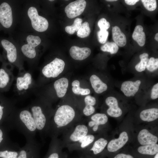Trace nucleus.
I'll use <instances>...</instances> for the list:
<instances>
[{
  "label": "nucleus",
  "instance_id": "obj_1",
  "mask_svg": "<svg viewBox=\"0 0 158 158\" xmlns=\"http://www.w3.org/2000/svg\"><path fill=\"white\" fill-rule=\"evenodd\" d=\"M75 116L74 109L68 105H63L57 109L54 120L58 127L66 126L73 120Z\"/></svg>",
  "mask_w": 158,
  "mask_h": 158
},
{
  "label": "nucleus",
  "instance_id": "obj_2",
  "mask_svg": "<svg viewBox=\"0 0 158 158\" xmlns=\"http://www.w3.org/2000/svg\"><path fill=\"white\" fill-rule=\"evenodd\" d=\"M27 13L32 27L35 30L39 32H43L47 30L49 26L48 21L45 18L39 15L35 7H30L28 10Z\"/></svg>",
  "mask_w": 158,
  "mask_h": 158
},
{
  "label": "nucleus",
  "instance_id": "obj_3",
  "mask_svg": "<svg viewBox=\"0 0 158 158\" xmlns=\"http://www.w3.org/2000/svg\"><path fill=\"white\" fill-rule=\"evenodd\" d=\"M65 66L64 61L56 58L43 68L42 73L47 78H55L58 76L63 71Z\"/></svg>",
  "mask_w": 158,
  "mask_h": 158
},
{
  "label": "nucleus",
  "instance_id": "obj_4",
  "mask_svg": "<svg viewBox=\"0 0 158 158\" xmlns=\"http://www.w3.org/2000/svg\"><path fill=\"white\" fill-rule=\"evenodd\" d=\"M26 40L27 44L23 45L21 47L22 52L26 57L33 59L36 56L35 48L41 43V38L38 36L30 35L27 36Z\"/></svg>",
  "mask_w": 158,
  "mask_h": 158
},
{
  "label": "nucleus",
  "instance_id": "obj_5",
  "mask_svg": "<svg viewBox=\"0 0 158 158\" xmlns=\"http://www.w3.org/2000/svg\"><path fill=\"white\" fill-rule=\"evenodd\" d=\"M86 5L84 0H78L72 2L65 8V11L67 17L73 18L81 14L84 11Z\"/></svg>",
  "mask_w": 158,
  "mask_h": 158
},
{
  "label": "nucleus",
  "instance_id": "obj_6",
  "mask_svg": "<svg viewBox=\"0 0 158 158\" xmlns=\"http://www.w3.org/2000/svg\"><path fill=\"white\" fill-rule=\"evenodd\" d=\"M13 15L11 8L6 2L0 5V23L6 28H10L13 23Z\"/></svg>",
  "mask_w": 158,
  "mask_h": 158
},
{
  "label": "nucleus",
  "instance_id": "obj_7",
  "mask_svg": "<svg viewBox=\"0 0 158 158\" xmlns=\"http://www.w3.org/2000/svg\"><path fill=\"white\" fill-rule=\"evenodd\" d=\"M141 83L140 80L135 81H126L122 83L121 90L126 96L133 97L138 91Z\"/></svg>",
  "mask_w": 158,
  "mask_h": 158
},
{
  "label": "nucleus",
  "instance_id": "obj_8",
  "mask_svg": "<svg viewBox=\"0 0 158 158\" xmlns=\"http://www.w3.org/2000/svg\"><path fill=\"white\" fill-rule=\"evenodd\" d=\"M105 103L109 107L107 113L109 116L113 117H118L121 116L122 111L118 105L117 99L113 96H109L105 99Z\"/></svg>",
  "mask_w": 158,
  "mask_h": 158
},
{
  "label": "nucleus",
  "instance_id": "obj_9",
  "mask_svg": "<svg viewBox=\"0 0 158 158\" xmlns=\"http://www.w3.org/2000/svg\"><path fill=\"white\" fill-rule=\"evenodd\" d=\"M128 140L127 133L123 131L120 134L118 138L112 140L109 142L107 145V150L110 152H116L123 147Z\"/></svg>",
  "mask_w": 158,
  "mask_h": 158
},
{
  "label": "nucleus",
  "instance_id": "obj_10",
  "mask_svg": "<svg viewBox=\"0 0 158 158\" xmlns=\"http://www.w3.org/2000/svg\"><path fill=\"white\" fill-rule=\"evenodd\" d=\"M69 52L71 57L77 60H83L86 59L91 53V50L89 48H81L75 46L71 47Z\"/></svg>",
  "mask_w": 158,
  "mask_h": 158
},
{
  "label": "nucleus",
  "instance_id": "obj_11",
  "mask_svg": "<svg viewBox=\"0 0 158 158\" xmlns=\"http://www.w3.org/2000/svg\"><path fill=\"white\" fill-rule=\"evenodd\" d=\"M32 111L36 128L39 130H42L45 125L46 118L41 108L39 106H34L32 108Z\"/></svg>",
  "mask_w": 158,
  "mask_h": 158
},
{
  "label": "nucleus",
  "instance_id": "obj_12",
  "mask_svg": "<svg viewBox=\"0 0 158 158\" xmlns=\"http://www.w3.org/2000/svg\"><path fill=\"white\" fill-rule=\"evenodd\" d=\"M138 139L140 143L142 145L156 143L158 140L156 136L151 134L146 129H143L139 132L138 135Z\"/></svg>",
  "mask_w": 158,
  "mask_h": 158
},
{
  "label": "nucleus",
  "instance_id": "obj_13",
  "mask_svg": "<svg viewBox=\"0 0 158 158\" xmlns=\"http://www.w3.org/2000/svg\"><path fill=\"white\" fill-rule=\"evenodd\" d=\"M1 43L3 47L6 51V56L8 61L11 63L14 62L17 58V49L15 45L6 39L2 40Z\"/></svg>",
  "mask_w": 158,
  "mask_h": 158
},
{
  "label": "nucleus",
  "instance_id": "obj_14",
  "mask_svg": "<svg viewBox=\"0 0 158 158\" xmlns=\"http://www.w3.org/2000/svg\"><path fill=\"white\" fill-rule=\"evenodd\" d=\"M68 85V80L66 78H60L54 82V86L59 97H63L65 95Z\"/></svg>",
  "mask_w": 158,
  "mask_h": 158
},
{
  "label": "nucleus",
  "instance_id": "obj_15",
  "mask_svg": "<svg viewBox=\"0 0 158 158\" xmlns=\"http://www.w3.org/2000/svg\"><path fill=\"white\" fill-rule=\"evenodd\" d=\"M90 80L92 86L96 93L101 94L107 90V85L97 75L95 74L92 75Z\"/></svg>",
  "mask_w": 158,
  "mask_h": 158
},
{
  "label": "nucleus",
  "instance_id": "obj_16",
  "mask_svg": "<svg viewBox=\"0 0 158 158\" xmlns=\"http://www.w3.org/2000/svg\"><path fill=\"white\" fill-rule=\"evenodd\" d=\"M88 132V129L87 126L84 124L78 125L70 135L69 138L73 142L79 141L87 134Z\"/></svg>",
  "mask_w": 158,
  "mask_h": 158
},
{
  "label": "nucleus",
  "instance_id": "obj_17",
  "mask_svg": "<svg viewBox=\"0 0 158 158\" xmlns=\"http://www.w3.org/2000/svg\"><path fill=\"white\" fill-rule=\"evenodd\" d=\"M20 118L27 128L31 131H35L36 128L33 117L28 111L24 110L21 111Z\"/></svg>",
  "mask_w": 158,
  "mask_h": 158
},
{
  "label": "nucleus",
  "instance_id": "obj_18",
  "mask_svg": "<svg viewBox=\"0 0 158 158\" xmlns=\"http://www.w3.org/2000/svg\"><path fill=\"white\" fill-rule=\"evenodd\" d=\"M112 32V38L114 42L120 47L125 46L126 43V37L119 28L117 26L113 27Z\"/></svg>",
  "mask_w": 158,
  "mask_h": 158
},
{
  "label": "nucleus",
  "instance_id": "obj_19",
  "mask_svg": "<svg viewBox=\"0 0 158 158\" xmlns=\"http://www.w3.org/2000/svg\"><path fill=\"white\" fill-rule=\"evenodd\" d=\"M140 116L141 119L144 121H154L158 118V109L152 108L144 110L140 113Z\"/></svg>",
  "mask_w": 158,
  "mask_h": 158
},
{
  "label": "nucleus",
  "instance_id": "obj_20",
  "mask_svg": "<svg viewBox=\"0 0 158 158\" xmlns=\"http://www.w3.org/2000/svg\"><path fill=\"white\" fill-rule=\"evenodd\" d=\"M32 82V76L28 73H26L23 77H18L16 80V87L19 90H27Z\"/></svg>",
  "mask_w": 158,
  "mask_h": 158
},
{
  "label": "nucleus",
  "instance_id": "obj_21",
  "mask_svg": "<svg viewBox=\"0 0 158 158\" xmlns=\"http://www.w3.org/2000/svg\"><path fill=\"white\" fill-rule=\"evenodd\" d=\"M143 30V28L141 25H137L132 35L133 39L141 47L144 45L145 42V35Z\"/></svg>",
  "mask_w": 158,
  "mask_h": 158
},
{
  "label": "nucleus",
  "instance_id": "obj_22",
  "mask_svg": "<svg viewBox=\"0 0 158 158\" xmlns=\"http://www.w3.org/2000/svg\"><path fill=\"white\" fill-rule=\"evenodd\" d=\"M138 150L142 154L154 155L158 153V145L155 143L142 145L139 147Z\"/></svg>",
  "mask_w": 158,
  "mask_h": 158
},
{
  "label": "nucleus",
  "instance_id": "obj_23",
  "mask_svg": "<svg viewBox=\"0 0 158 158\" xmlns=\"http://www.w3.org/2000/svg\"><path fill=\"white\" fill-rule=\"evenodd\" d=\"M107 144V141L103 138H101L96 141L91 149L95 154L102 152Z\"/></svg>",
  "mask_w": 158,
  "mask_h": 158
},
{
  "label": "nucleus",
  "instance_id": "obj_24",
  "mask_svg": "<svg viewBox=\"0 0 158 158\" xmlns=\"http://www.w3.org/2000/svg\"><path fill=\"white\" fill-rule=\"evenodd\" d=\"M148 57V54L147 53H145L140 55L139 57L140 61L135 66L137 71L140 72L145 70L149 60Z\"/></svg>",
  "mask_w": 158,
  "mask_h": 158
},
{
  "label": "nucleus",
  "instance_id": "obj_25",
  "mask_svg": "<svg viewBox=\"0 0 158 158\" xmlns=\"http://www.w3.org/2000/svg\"><path fill=\"white\" fill-rule=\"evenodd\" d=\"M82 22V20L81 18H76L72 25L67 26L65 27L66 31L70 34H73L75 31L78 32L79 29L81 26Z\"/></svg>",
  "mask_w": 158,
  "mask_h": 158
},
{
  "label": "nucleus",
  "instance_id": "obj_26",
  "mask_svg": "<svg viewBox=\"0 0 158 158\" xmlns=\"http://www.w3.org/2000/svg\"><path fill=\"white\" fill-rule=\"evenodd\" d=\"M102 51L107 52L111 54H116L118 50V47L117 44L114 42H107L101 47Z\"/></svg>",
  "mask_w": 158,
  "mask_h": 158
},
{
  "label": "nucleus",
  "instance_id": "obj_27",
  "mask_svg": "<svg viewBox=\"0 0 158 158\" xmlns=\"http://www.w3.org/2000/svg\"><path fill=\"white\" fill-rule=\"evenodd\" d=\"M91 120L95 123V125L99 126L106 123L108 121L107 116L104 114L97 113L93 115L91 118Z\"/></svg>",
  "mask_w": 158,
  "mask_h": 158
},
{
  "label": "nucleus",
  "instance_id": "obj_28",
  "mask_svg": "<svg viewBox=\"0 0 158 158\" xmlns=\"http://www.w3.org/2000/svg\"><path fill=\"white\" fill-rule=\"evenodd\" d=\"M90 29L89 24L87 22H85L82 24L81 26L77 32L78 37L84 38L88 36L90 33Z\"/></svg>",
  "mask_w": 158,
  "mask_h": 158
},
{
  "label": "nucleus",
  "instance_id": "obj_29",
  "mask_svg": "<svg viewBox=\"0 0 158 158\" xmlns=\"http://www.w3.org/2000/svg\"><path fill=\"white\" fill-rule=\"evenodd\" d=\"M10 80L8 73L3 68L0 69V88L5 87Z\"/></svg>",
  "mask_w": 158,
  "mask_h": 158
},
{
  "label": "nucleus",
  "instance_id": "obj_30",
  "mask_svg": "<svg viewBox=\"0 0 158 158\" xmlns=\"http://www.w3.org/2000/svg\"><path fill=\"white\" fill-rule=\"evenodd\" d=\"M146 68L150 72H153L158 68V59L151 57L149 59Z\"/></svg>",
  "mask_w": 158,
  "mask_h": 158
},
{
  "label": "nucleus",
  "instance_id": "obj_31",
  "mask_svg": "<svg viewBox=\"0 0 158 158\" xmlns=\"http://www.w3.org/2000/svg\"><path fill=\"white\" fill-rule=\"evenodd\" d=\"M95 139V137L92 135H87L79 142L80 143V146L84 148L92 143Z\"/></svg>",
  "mask_w": 158,
  "mask_h": 158
},
{
  "label": "nucleus",
  "instance_id": "obj_32",
  "mask_svg": "<svg viewBox=\"0 0 158 158\" xmlns=\"http://www.w3.org/2000/svg\"><path fill=\"white\" fill-rule=\"evenodd\" d=\"M141 1L145 7L148 11H153L157 8V1L155 0H142Z\"/></svg>",
  "mask_w": 158,
  "mask_h": 158
},
{
  "label": "nucleus",
  "instance_id": "obj_33",
  "mask_svg": "<svg viewBox=\"0 0 158 158\" xmlns=\"http://www.w3.org/2000/svg\"><path fill=\"white\" fill-rule=\"evenodd\" d=\"M109 32L107 30H100L97 33L98 39L99 42L101 44H104L107 40Z\"/></svg>",
  "mask_w": 158,
  "mask_h": 158
},
{
  "label": "nucleus",
  "instance_id": "obj_34",
  "mask_svg": "<svg viewBox=\"0 0 158 158\" xmlns=\"http://www.w3.org/2000/svg\"><path fill=\"white\" fill-rule=\"evenodd\" d=\"M80 83L79 80H75L72 83V91L73 93L78 95H81L83 89L80 86Z\"/></svg>",
  "mask_w": 158,
  "mask_h": 158
},
{
  "label": "nucleus",
  "instance_id": "obj_35",
  "mask_svg": "<svg viewBox=\"0 0 158 158\" xmlns=\"http://www.w3.org/2000/svg\"><path fill=\"white\" fill-rule=\"evenodd\" d=\"M97 24L100 30H107L110 26L109 22L104 18L100 19L98 21Z\"/></svg>",
  "mask_w": 158,
  "mask_h": 158
},
{
  "label": "nucleus",
  "instance_id": "obj_36",
  "mask_svg": "<svg viewBox=\"0 0 158 158\" xmlns=\"http://www.w3.org/2000/svg\"><path fill=\"white\" fill-rule=\"evenodd\" d=\"M18 153L15 152L6 150L0 152V157L3 158H17Z\"/></svg>",
  "mask_w": 158,
  "mask_h": 158
},
{
  "label": "nucleus",
  "instance_id": "obj_37",
  "mask_svg": "<svg viewBox=\"0 0 158 158\" xmlns=\"http://www.w3.org/2000/svg\"><path fill=\"white\" fill-rule=\"evenodd\" d=\"M95 111V109L93 106L86 104L83 109V112L86 116H88L93 114Z\"/></svg>",
  "mask_w": 158,
  "mask_h": 158
},
{
  "label": "nucleus",
  "instance_id": "obj_38",
  "mask_svg": "<svg viewBox=\"0 0 158 158\" xmlns=\"http://www.w3.org/2000/svg\"><path fill=\"white\" fill-rule=\"evenodd\" d=\"M84 102L85 105H89L93 106L96 104V101L94 97L90 95H87L85 98Z\"/></svg>",
  "mask_w": 158,
  "mask_h": 158
},
{
  "label": "nucleus",
  "instance_id": "obj_39",
  "mask_svg": "<svg viewBox=\"0 0 158 158\" xmlns=\"http://www.w3.org/2000/svg\"><path fill=\"white\" fill-rule=\"evenodd\" d=\"M158 97V83H156L152 87L151 93V98L152 99H155Z\"/></svg>",
  "mask_w": 158,
  "mask_h": 158
},
{
  "label": "nucleus",
  "instance_id": "obj_40",
  "mask_svg": "<svg viewBox=\"0 0 158 158\" xmlns=\"http://www.w3.org/2000/svg\"><path fill=\"white\" fill-rule=\"evenodd\" d=\"M114 158H134L132 156L129 154L121 153L117 154Z\"/></svg>",
  "mask_w": 158,
  "mask_h": 158
},
{
  "label": "nucleus",
  "instance_id": "obj_41",
  "mask_svg": "<svg viewBox=\"0 0 158 158\" xmlns=\"http://www.w3.org/2000/svg\"><path fill=\"white\" fill-rule=\"evenodd\" d=\"M126 3L128 5H135L137 2L139 1L138 0H125Z\"/></svg>",
  "mask_w": 158,
  "mask_h": 158
},
{
  "label": "nucleus",
  "instance_id": "obj_42",
  "mask_svg": "<svg viewBox=\"0 0 158 158\" xmlns=\"http://www.w3.org/2000/svg\"><path fill=\"white\" fill-rule=\"evenodd\" d=\"M17 158H27L26 153L25 151H21L20 153L19 156Z\"/></svg>",
  "mask_w": 158,
  "mask_h": 158
},
{
  "label": "nucleus",
  "instance_id": "obj_43",
  "mask_svg": "<svg viewBox=\"0 0 158 158\" xmlns=\"http://www.w3.org/2000/svg\"><path fill=\"white\" fill-rule=\"evenodd\" d=\"M48 158H59V155L57 153H54L51 154Z\"/></svg>",
  "mask_w": 158,
  "mask_h": 158
},
{
  "label": "nucleus",
  "instance_id": "obj_44",
  "mask_svg": "<svg viewBox=\"0 0 158 158\" xmlns=\"http://www.w3.org/2000/svg\"><path fill=\"white\" fill-rule=\"evenodd\" d=\"M4 107L3 106H1L0 105V120H1L2 118L3 114V109H4Z\"/></svg>",
  "mask_w": 158,
  "mask_h": 158
},
{
  "label": "nucleus",
  "instance_id": "obj_45",
  "mask_svg": "<svg viewBox=\"0 0 158 158\" xmlns=\"http://www.w3.org/2000/svg\"><path fill=\"white\" fill-rule=\"evenodd\" d=\"M95 125V123L93 121H90L88 123V125L90 127H92L94 126Z\"/></svg>",
  "mask_w": 158,
  "mask_h": 158
},
{
  "label": "nucleus",
  "instance_id": "obj_46",
  "mask_svg": "<svg viewBox=\"0 0 158 158\" xmlns=\"http://www.w3.org/2000/svg\"><path fill=\"white\" fill-rule=\"evenodd\" d=\"M3 133L2 130L0 129V143L3 139L2 138Z\"/></svg>",
  "mask_w": 158,
  "mask_h": 158
},
{
  "label": "nucleus",
  "instance_id": "obj_47",
  "mask_svg": "<svg viewBox=\"0 0 158 158\" xmlns=\"http://www.w3.org/2000/svg\"><path fill=\"white\" fill-rule=\"evenodd\" d=\"M99 126L97 125H95L93 126L92 128L93 130L94 131H96L98 129Z\"/></svg>",
  "mask_w": 158,
  "mask_h": 158
},
{
  "label": "nucleus",
  "instance_id": "obj_48",
  "mask_svg": "<svg viewBox=\"0 0 158 158\" xmlns=\"http://www.w3.org/2000/svg\"><path fill=\"white\" fill-rule=\"evenodd\" d=\"M154 39L157 42L158 41V33H157L155 36Z\"/></svg>",
  "mask_w": 158,
  "mask_h": 158
},
{
  "label": "nucleus",
  "instance_id": "obj_49",
  "mask_svg": "<svg viewBox=\"0 0 158 158\" xmlns=\"http://www.w3.org/2000/svg\"><path fill=\"white\" fill-rule=\"evenodd\" d=\"M117 0H106V1H116Z\"/></svg>",
  "mask_w": 158,
  "mask_h": 158
},
{
  "label": "nucleus",
  "instance_id": "obj_50",
  "mask_svg": "<svg viewBox=\"0 0 158 158\" xmlns=\"http://www.w3.org/2000/svg\"><path fill=\"white\" fill-rule=\"evenodd\" d=\"M154 158H158V153H157L156 154H155V155L154 157Z\"/></svg>",
  "mask_w": 158,
  "mask_h": 158
},
{
  "label": "nucleus",
  "instance_id": "obj_51",
  "mask_svg": "<svg viewBox=\"0 0 158 158\" xmlns=\"http://www.w3.org/2000/svg\"><path fill=\"white\" fill-rule=\"evenodd\" d=\"M49 1H54V0H49Z\"/></svg>",
  "mask_w": 158,
  "mask_h": 158
}]
</instances>
